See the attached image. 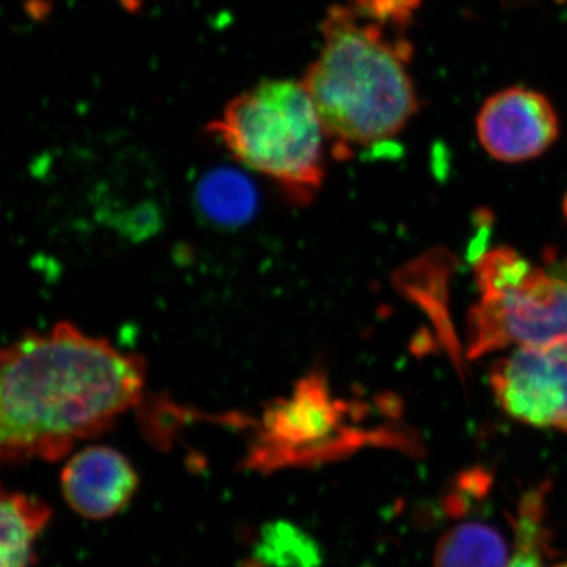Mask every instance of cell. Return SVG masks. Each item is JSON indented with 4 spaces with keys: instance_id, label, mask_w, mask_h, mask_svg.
I'll return each instance as SVG.
<instances>
[{
    "instance_id": "obj_12",
    "label": "cell",
    "mask_w": 567,
    "mask_h": 567,
    "mask_svg": "<svg viewBox=\"0 0 567 567\" xmlns=\"http://www.w3.org/2000/svg\"><path fill=\"white\" fill-rule=\"evenodd\" d=\"M197 203L213 223L234 226L251 216L256 194L251 183L240 174L234 171H216L200 183Z\"/></svg>"
},
{
    "instance_id": "obj_13",
    "label": "cell",
    "mask_w": 567,
    "mask_h": 567,
    "mask_svg": "<svg viewBox=\"0 0 567 567\" xmlns=\"http://www.w3.org/2000/svg\"><path fill=\"white\" fill-rule=\"evenodd\" d=\"M257 555L276 567H316L320 563L315 539L287 522L264 529Z\"/></svg>"
},
{
    "instance_id": "obj_1",
    "label": "cell",
    "mask_w": 567,
    "mask_h": 567,
    "mask_svg": "<svg viewBox=\"0 0 567 567\" xmlns=\"http://www.w3.org/2000/svg\"><path fill=\"white\" fill-rule=\"evenodd\" d=\"M0 454L58 461L140 405L145 361L69 322L25 333L2 352Z\"/></svg>"
},
{
    "instance_id": "obj_11",
    "label": "cell",
    "mask_w": 567,
    "mask_h": 567,
    "mask_svg": "<svg viewBox=\"0 0 567 567\" xmlns=\"http://www.w3.org/2000/svg\"><path fill=\"white\" fill-rule=\"evenodd\" d=\"M548 484L529 488L518 499L514 517V551L506 567H546L550 554V529L547 527Z\"/></svg>"
},
{
    "instance_id": "obj_10",
    "label": "cell",
    "mask_w": 567,
    "mask_h": 567,
    "mask_svg": "<svg viewBox=\"0 0 567 567\" xmlns=\"http://www.w3.org/2000/svg\"><path fill=\"white\" fill-rule=\"evenodd\" d=\"M509 558L498 529L483 522H464L440 537L434 567H506Z\"/></svg>"
},
{
    "instance_id": "obj_4",
    "label": "cell",
    "mask_w": 567,
    "mask_h": 567,
    "mask_svg": "<svg viewBox=\"0 0 567 567\" xmlns=\"http://www.w3.org/2000/svg\"><path fill=\"white\" fill-rule=\"evenodd\" d=\"M364 412L360 404L336 398L322 371L309 372L292 393L264 410L246 466L270 473L339 461L369 445L405 446L398 432L363 427Z\"/></svg>"
},
{
    "instance_id": "obj_9",
    "label": "cell",
    "mask_w": 567,
    "mask_h": 567,
    "mask_svg": "<svg viewBox=\"0 0 567 567\" xmlns=\"http://www.w3.org/2000/svg\"><path fill=\"white\" fill-rule=\"evenodd\" d=\"M0 567H31L35 544L52 511L37 496L3 492L0 503Z\"/></svg>"
},
{
    "instance_id": "obj_6",
    "label": "cell",
    "mask_w": 567,
    "mask_h": 567,
    "mask_svg": "<svg viewBox=\"0 0 567 567\" xmlns=\"http://www.w3.org/2000/svg\"><path fill=\"white\" fill-rule=\"evenodd\" d=\"M491 388L507 416L567 434V338L517 347L499 358L491 371Z\"/></svg>"
},
{
    "instance_id": "obj_15",
    "label": "cell",
    "mask_w": 567,
    "mask_h": 567,
    "mask_svg": "<svg viewBox=\"0 0 567 567\" xmlns=\"http://www.w3.org/2000/svg\"><path fill=\"white\" fill-rule=\"evenodd\" d=\"M555 567H567V561L566 563H561V565H558V566H555Z\"/></svg>"
},
{
    "instance_id": "obj_8",
    "label": "cell",
    "mask_w": 567,
    "mask_h": 567,
    "mask_svg": "<svg viewBox=\"0 0 567 567\" xmlns=\"http://www.w3.org/2000/svg\"><path fill=\"white\" fill-rule=\"evenodd\" d=\"M61 484L74 513L91 520H104L130 505L140 486V476L121 451L87 446L63 466Z\"/></svg>"
},
{
    "instance_id": "obj_2",
    "label": "cell",
    "mask_w": 567,
    "mask_h": 567,
    "mask_svg": "<svg viewBox=\"0 0 567 567\" xmlns=\"http://www.w3.org/2000/svg\"><path fill=\"white\" fill-rule=\"evenodd\" d=\"M421 0H349L328 11L303 84L336 151L399 136L420 110L409 31Z\"/></svg>"
},
{
    "instance_id": "obj_5",
    "label": "cell",
    "mask_w": 567,
    "mask_h": 567,
    "mask_svg": "<svg viewBox=\"0 0 567 567\" xmlns=\"http://www.w3.org/2000/svg\"><path fill=\"white\" fill-rule=\"evenodd\" d=\"M480 298L466 322L470 358L567 338V284L516 249L498 246L475 265Z\"/></svg>"
},
{
    "instance_id": "obj_14",
    "label": "cell",
    "mask_w": 567,
    "mask_h": 567,
    "mask_svg": "<svg viewBox=\"0 0 567 567\" xmlns=\"http://www.w3.org/2000/svg\"><path fill=\"white\" fill-rule=\"evenodd\" d=\"M547 267L551 268L567 284V254L565 257H559L558 254H551Z\"/></svg>"
},
{
    "instance_id": "obj_7",
    "label": "cell",
    "mask_w": 567,
    "mask_h": 567,
    "mask_svg": "<svg viewBox=\"0 0 567 567\" xmlns=\"http://www.w3.org/2000/svg\"><path fill=\"white\" fill-rule=\"evenodd\" d=\"M558 112L543 92L513 85L488 96L476 117L481 147L499 163L532 162L558 141Z\"/></svg>"
},
{
    "instance_id": "obj_3",
    "label": "cell",
    "mask_w": 567,
    "mask_h": 567,
    "mask_svg": "<svg viewBox=\"0 0 567 567\" xmlns=\"http://www.w3.org/2000/svg\"><path fill=\"white\" fill-rule=\"evenodd\" d=\"M210 132L290 203L311 204L322 188L328 134L303 82L256 85L227 104Z\"/></svg>"
}]
</instances>
